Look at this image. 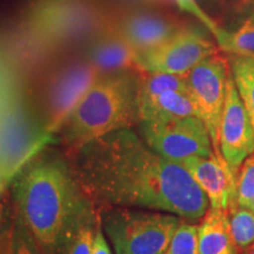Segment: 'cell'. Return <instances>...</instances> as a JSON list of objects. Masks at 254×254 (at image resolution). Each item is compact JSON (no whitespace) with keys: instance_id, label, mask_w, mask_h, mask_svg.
<instances>
[{"instance_id":"cell-1","label":"cell","mask_w":254,"mask_h":254,"mask_svg":"<svg viewBox=\"0 0 254 254\" xmlns=\"http://www.w3.org/2000/svg\"><path fill=\"white\" fill-rule=\"evenodd\" d=\"M68 159L97 209H153L194 222L209 208L207 195L187 168L152 150L132 127L93 139Z\"/></svg>"},{"instance_id":"cell-2","label":"cell","mask_w":254,"mask_h":254,"mask_svg":"<svg viewBox=\"0 0 254 254\" xmlns=\"http://www.w3.org/2000/svg\"><path fill=\"white\" fill-rule=\"evenodd\" d=\"M11 195L17 213L44 254H57L75 227L98 213L73 172L69 159L49 146L15 174Z\"/></svg>"},{"instance_id":"cell-3","label":"cell","mask_w":254,"mask_h":254,"mask_svg":"<svg viewBox=\"0 0 254 254\" xmlns=\"http://www.w3.org/2000/svg\"><path fill=\"white\" fill-rule=\"evenodd\" d=\"M138 75L133 71L111 73L92 85L57 132L68 153L106 133L138 124Z\"/></svg>"},{"instance_id":"cell-4","label":"cell","mask_w":254,"mask_h":254,"mask_svg":"<svg viewBox=\"0 0 254 254\" xmlns=\"http://www.w3.org/2000/svg\"><path fill=\"white\" fill-rule=\"evenodd\" d=\"M113 15L114 8L97 0H31L23 23L59 51L112 31Z\"/></svg>"},{"instance_id":"cell-5","label":"cell","mask_w":254,"mask_h":254,"mask_svg":"<svg viewBox=\"0 0 254 254\" xmlns=\"http://www.w3.org/2000/svg\"><path fill=\"white\" fill-rule=\"evenodd\" d=\"M98 213L116 254H164L183 221L178 215L141 208L105 207Z\"/></svg>"},{"instance_id":"cell-6","label":"cell","mask_w":254,"mask_h":254,"mask_svg":"<svg viewBox=\"0 0 254 254\" xmlns=\"http://www.w3.org/2000/svg\"><path fill=\"white\" fill-rule=\"evenodd\" d=\"M101 75L87 57H71L53 63L38 75L34 92L50 134H57L69 113Z\"/></svg>"},{"instance_id":"cell-7","label":"cell","mask_w":254,"mask_h":254,"mask_svg":"<svg viewBox=\"0 0 254 254\" xmlns=\"http://www.w3.org/2000/svg\"><path fill=\"white\" fill-rule=\"evenodd\" d=\"M139 135L152 150L182 164L190 157H208L214 152L208 129L199 117L167 122H138Z\"/></svg>"},{"instance_id":"cell-8","label":"cell","mask_w":254,"mask_h":254,"mask_svg":"<svg viewBox=\"0 0 254 254\" xmlns=\"http://www.w3.org/2000/svg\"><path fill=\"white\" fill-rule=\"evenodd\" d=\"M230 64L214 53L185 74L187 90L194 101L199 118L207 127L215 153L219 150V131L227 91Z\"/></svg>"},{"instance_id":"cell-9","label":"cell","mask_w":254,"mask_h":254,"mask_svg":"<svg viewBox=\"0 0 254 254\" xmlns=\"http://www.w3.org/2000/svg\"><path fill=\"white\" fill-rule=\"evenodd\" d=\"M183 27L177 18L158 9L114 8L112 31L125 38L138 56L161 46Z\"/></svg>"},{"instance_id":"cell-10","label":"cell","mask_w":254,"mask_h":254,"mask_svg":"<svg viewBox=\"0 0 254 254\" xmlns=\"http://www.w3.org/2000/svg\"><path fill=\"white\" fill-rule=\"evenodd\" d=\"M217 52L213 41L185 26L161 46L139 55V63L144 71L186 74Z\"/></svg>"},{"instance_id":"cell-11","label":"cell","mask_w":254,"mask_h":254,"mask_svg":"<svg viewBox=\"0 0 254 254\" xmlns=\"http://www.w3.org/2000/svg\"><path fill=\"white\" fill-rule=\"evenodd\" d=\"M219 150L236 174L245 159L254 153L253 127L238 93L231 69L219 131Z\"/></svg>"},{"instance_id":"cell-12","label":"cell","mask_w":254,"mask_h":254,"mask_svg":"<svg viewBox=\"0 0 254 254\" xmlns=\"http://www.w3.org/2000/svg\"><path fill=\"white\" fill-rule=\"evenodd\" d=\"M209 200V207L227 211L236 194L237 174L221 153L208 157H190L182 163Z\"/></svg>"},{"instance_id":"cell-13","label":"cell","mask_w":254,"mask_h":254,"mask_svg":"<svg viewBox=\"0 0 254 254\" xmlns=\"http://www.w3.org/2000/svg\"><path fill=\"white\" fill-rule=\"evenodd\" d=\"M86 57L101 74L144 71L139 56L125 38L110 31L90 43Z\"/></svg>"},{"instance_id":"cell-14","label":"cell","mask_w":254,"mask_h":254,"mask_svg":"<svg viewBox=\"0 0 254 254\" xmlns=\"http://www.w3.org/2000/svg\"><path fill=\"white\" fill-rule=\"evenodd\" d=\"M138 122H167L187 117H199L189 92L166 91L155 97L136 99Z\"/></svg>"},{"instance_id":"cell-15","label":"cell","mask_w":254,"mask_h":254,"mask_svg":"<svg viewBox=\"0 0 254 254\" xmlns=\"http://www.w3.org/2000/svg\"><path fill=\"white\" fill-rule=\"evenodd\" d=\"M199 254H239L228 227L226 211L209 207L198 225Z\"/></svg>"},{"instance_id":"cell-16","label":"cell","mask_w":254,"mask_h":254,"mask_svg":"<svg viewBox=\"0 0 254 254\" xmlns=\"http://www.w3.org/2000/svg\"><path fill=\"white\" fill-rule=\"evenodd\" d=\"M230 69L254 131V57L232 55Z\"/></svg>"},{"instance_id":"cell-17","label":"cell","mask_w":254,"mask_h":254,"mask_svg":"<svg viewBox=\"0 0 254 254\" xmlns=\"http://www.w3.org/2000/svg\"><path fill=\"white\" fill-rule=\"evenodd\" d=\"M166 91L189 92L185 74L148 71L139 72L136 99L155 97V95L164 93Z\"/></svg>"},{"instance_id":"cell-18","label":"cell","mask_w":254,"mask_h":254,"mask_svg":"<svg viewBox=\"0 0 254 254\" xmlns=\"http://www.w3.org/2000/svg\"><path fill=\"white\" fill-rule=\"evenodd\" d=\"M231 236L239 252H247L254 245V212L232 202L226 211Z\"/></svg>"},{"instance_id":"cell-19","label":"cell","mask_w":254,"mask_h":254,"mask_svg":"<svg viewBox=\"0 0 254 254\" xmlns=\"http://www.w3.org/2000/svg\"><path fill=\"white\" fill-rule=\"evenodd\" d=\"M218 45L231 55L254 57V7L234 31H222Z\"/></svg>"},{"instance_id":"cell-20","label":"cell","mask_w":254,"mask_h":254,"mask_svg":"<svg viewBox=\"0 0 254 254\" xmlns=\"http://www.w3.org/2000/svg\"><path fill=\"white\" fill-rule=\"evenodd\" d=\"M99 213L85 219L64 240L57 254H91Z\"/></svg>"},{"instance_id":"cell-21","label":"cell","mask_w":254,"mask_h":254,"mask_svg":"<svg viewBox=\"0 0 254 254\" xmlns=\"http://www.w3.org/2000/svg\"><path fill=\"white\" fill-rule=\"evenodd\" d=\"M164 254H199L198 225L183 220Z\"/></svg>"},{"instance_id":"cell-22","label":"cell","mask_w":254,"mask_h":254,"mask_svg":"<svg viewBox=\"0 0 254 254\" xmlns=\"http://www.w3.org/2000/svg\"><path fill=\"white\" fill-rule=\"evenodd\" d=\"M17 209L11 193L0 195V254H11L12 236Z\"/></svg>"},{"instance_id":"cell-23","label":"cell","mask_w":254,"mask_h":254,"mask_svg":"<svg viewBox=\"0 0 254 254\" xmlns=\"http://www.w3.org/2000/svg\"><path fill=\"white\" fill-rule=\"evenodd\" d=\"M233 202L245 207L254 202V153L246 158L238 170Z\"/></svg>"},{"instance_id":"cell-24","label":"cell","mask_w":254,"mask_h":254,"mask_svg":"<svg viewBox=\"0 0 254 254\" xmlns=\"http://www.w3.org/2000/svg\"><path fill=\"white\" fill-rule=\"evenodd\" d=\"M11 254H44L37 240L18 213L15 215Z\"/></svg>"},{"instance_id":"cell-25","label":"cell","mask_w":254,"mask_h":254,"mask_svg":"<svg viewBox=\"0 0 254 254\" xmlns=\"http://www.w3.org/2000/svg\"><path fill=\"white\" fill-rule=\"evenodd\" d=\"M172 1L176 2L183 11L189 12V13L194 15L196 19H199V20L212 32V34L215 37V39H218V38L221 36L224 28H221L217 23H215L213 19L208 17V15L204 12V9L198 5V2H196L195 0H172Z\"/></svg>"},{"instance_id":"cell-26","label":"cell","mask_w":254,"mask_h":254,"mask_svg":"<svg viewBox=\"0 0 254 254\" xmlns=\"http://www.w3.org/2000/svg\"><path fill=\"white\" fill-rule=\"evenodd\" d=\"M91 254H112L111 247L109 245V243H107L106 236H105V232L103 230V227H101L100 220L98 222L97 230H95Z\"/></svg>"},{"instance_id":"cell-27","label":"cell","mask_w":254,"mask_h":254,"mask_svg":"<svg viewBox=\"0 0 254 254\" xmlns=\"http://www.w3.org/2000/svg\"><path fill=\"white\" fill-rule=\"evenodd\" d=\"M127 1L138 2V4H144V5H153V4H160V2L166 1V0H127Z\"/></svg>"},{"instance_id":"cell-28","label":"cell","mask_w":254,"mask_h":254,"mask_svg":"<svg viewBox=\"0 0 254 254\" xmlns=\"http://www.w3.org/2000/svg\"><path fill=\"white\" fill-rule=\"evenodd\" d=\"M246 254H254V245H253L252 247H251V249H250L249 251H247Z\"/></svg>"},{"instance_id":"cell-29","label":"cell","mask_w":254,"mask_h":254,"mask_svg":"<svg viewBox=\"0 0 254 254\" xmlns=\"http://www.w3.org/2000/svg\"><path fill=\"white\" fill-rule=\"evenodd\" d=\"M249 208H251V209H252V211L254 212V202H253V204H252V205H251V206H250V207H249Z\"/></svg>"}]
</instances>
